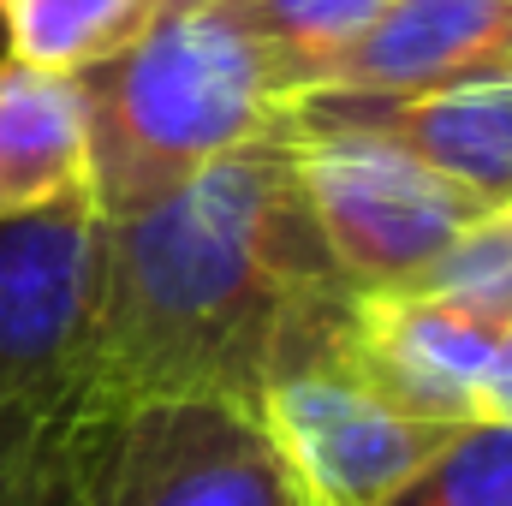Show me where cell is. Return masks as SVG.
<instances>
[{
  "instance_id": "2e32d148",
  "label": "cell",
  "mask_w": 512,
  "mask_h": 506,
  "mask_svg": "<svg viewBox=\"0 0 512 506\" xmlns=\"http://www.w3.org/2000/svg\"><path fill=\"white\" fill-rule=\"evenodd\" d=\"M512 399V322L501 328V340H495V352H489V370H483V417Z\"/></svg>"
},
{
  "instance_id": "8992f818",
  "label": "cell",
  "mask_w": 512,
  "mask_h": 506,
  "mask_svg": "<svg viewBox=\"0 0 512 506\" xmlns=\"http://www.w3.org/2000/svg\"><path fill=\"white\" fill-rule=\"evenodd\" d=\"M90 506H298L262 429L215 399L120 405L102 429Z\"/></svg>"
},
{
  "instance_id": "9a60e30c",
  "label": "cell",
  "mask_w": 512,
  "mask_h": 506,
  "mask_svg": "<svg viewBox=\"0 0 512 506\" xmlns=\"http://www.w3.org/2000/svg\"><path fill=\"white\" fill-rule=\"evenodd\" d=\"M411 292L447 298L465 316H483V322L507 328L512 322V203L477 215L447 251L411 280Z\"/></svg>"
},
{
  "instance_id": "3957f363",
  "label": "cell",
  "mask_w": 512,
  "mask_h": 506,
  "mask_svg": "<svg viewBox=\"0 0 512 506\" xmlns=\"http://www.w3.org/2000/svg\"><path fill=\"white\" fill-rule=\"evenodd\" d=\"M292 143L328 256L358 292L411 286L477 215H489L447 173L370 126L328 120L292 102Z\"/></svg>"
},
{
  "instance_id": "4fadbf2b",
  "label": "cell",
  "mask_w": 512,
  "mask_h": 506,
  "mask_svg": "<svg viewBox=\"0 0 512 506\" xmlns=\"http://www.w3.org/2000/svg\"><path fill=\"white\" fill-rule=\"evenodd\" d=\"M161 0H6V54L42 72H90L155 24Z\"/></svg>"
},
{
  "instance_id": "52a82bcc",
  "label": "cell",
  "mask_w": 512,
  "mask_h": 506,
  "mask_svg": "<svg viewBox=\"0 0 512 506\" xmlns=\"http://www.w3.org/2000/svg\"><path fill=\"white\" fill-rule=\"evenodd\" d=\"M501 328L483 316H465L447 298L429 292H358L346 322V364L370 381L387 405L435 423H471L483 417V370Z\"/></svg>"
},
{
  "instance_id": "e0dca14e",
  "label": "cell",
  "mask_w": 512,
  "mask_h": 506,
  "mask_svg": "<svg viewBox=\"0 0 512 506\" xmlns=\"http://www.w3.org/2000/svg\"><path fill=\"white\" fill-rule=\"evenodd\" d=\"M161 6H203V0H161Z\"/></svg>"
},
{
  "instance_id": "30bf717a",
  "label": "cell",
  "mask_w": 512,
  "mask_h": 506,
  "mask_svg": "<svg viewBox=\"0 0 512 506\" xmlns=\"http://www.w3.org/2000/svg\"><path fill=\"white\" fill-rule=\"evenodd\" d=\"M90 120L78 72L0 60V221L84 191Z\"/></svg>"
},
{
  "instance_id": "9c48e42d",
  "label": "cell",
  "mask_w": 512,
  "mask_h": 506,
  "mask_svg": "<svg viewBox=\"0 0 512 506\" xmlns=\"http://www.w3.org/2000/svg\"><path fill=\"white\" fill-rule=\"evenodd\" d=\"M298 108L352 120L393 137L435 173H447L459 191H471L483 209L512 203V78L501 84H465V90H429V96H304Z\"/></svg>"
},
{
  "instance_id": "8fae6325",
  "label": "cell",
  "mask_w": 512,
  "mask_h": 506,
  "mask_svg": "<svg viewBox=\"0 0 512 506\" xmlns=\"http://www.w3.org/2000/svg\"><path fill=\"white\" fill-rule=\"evenodd\" d=\"M108 417L84 387L0 405V506H90Z\"/></svg>"
},
{
  "instance_id": "7c38bea8",
  "label": "cell",
  "mask_w": 512,
  "mask_h": 506,
  "mask_svg": "<svg viewBox=\"0 0 512 506\" xmlns=\"http://www.w3.org/2000/svg\"><path fill=\"white\" fill-rule=\"evenodd\" d=\"M227 6L251 30L286 102L316 96L387 12V0H227Z\"/></svg>"
},
{
  "instance_id": "7a4b0ae2",
  "label": "cell",
  "mask_w": 512,
  "mask_h": 506,
  "mask_svg": "<svg viewBox=\"0 0 512 506\" xmlns=\"http://www.w3.org/2000/svg\"><path fill=\"white\" fill-rule=\"evenodd\" d=\"M78 84L90 120L84 191L108 227L155 209L292 108L227 0L161 6Z\"/></svg>"
},
{
  "instance_id": "6da1fadb",
  "label": "cell",
  "mask_w": 512,
  "mask_h": 506,
  "mask_svg": "<svg viewBox=\"0 0 512 506\" xmlns=\"http://www.w3.org/2000/svg\"><path fill=\"white\" fill-rule=\"evenodd\" d=\"M358 286L328 256L298 179L292 108L131 221H102L84 393L102 405L256 399L340 352Z\"/></svg>"
},
{
  "instance_id": "5b68a950",
  "label": "cell",
  "mask_w": 512,
  "mask_h": 506,
  "mask_svg": "<svg viewBox=\"0 0 512 506\" xmlns=\"http://www.w3.org/2000/svg\"><path fill=\"white\" fill-rule=\"evenodd\" d=\"M102 292V215L90 191L0 221V405L84 387Z\"/></svg>"
},
{
  "instance_id": "277c9868",
  "label": "cell",
  "mask_w": 512,
  "mask_h": 506,
  "mask_svg": "<svg viewBox=\"0 0 512 506\" xmlns=\"http://www.w3.org/2000/svg\"><path fill=\"white\" fill-rule=\"evenodd\" d=\"M251 423L298 506H387L459 429L387 405L346 352L286 370L256 399Z\"/></svg>"
},
{
  "instance_id": "5bb4252c",
  "label": "cell",
  "mask_w": 512,
  "mask_h": 506,
  "mask_svg": "<svg viewBox=\"0 0 512 506\" xmlns=\"http://www.w3.org/2000/svg\"><path fill=\"white\" fill-rule=\"evenodd\" d=\"M387 506H512V423H459Z\"/></svg>"
},
{
  "instance_id": "ac0fdd59",
  "label": "cell",
  "mask_w": 512,
  "mask_h": 506,
  "mask_svg": "<svg viewBox=\"0 0 512 506\" xmlns=\"http://www.w3.org/2000/svg\"><path fill=\"white\" fill-rule=\"evenodd\" d=\"M0 6H6V0H0Z\"/></svg>"
},
{
  "instance_id": "ba28073f",
  "label": "cell",
  "mask_w": 512,
  "mask_h": 506,
  "mask_svg": "<svg viewBox=\"0 0 512 506\" xmlns=\"http://www.w3.org/2000/svg\"><path fill=\"white\" fill-rule=\"evenodd\" d=\"M501 78H512V0H387L376 30L322 90L429 96Z\"/></svg>"
}]
</instances>
